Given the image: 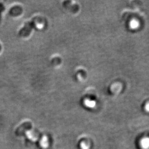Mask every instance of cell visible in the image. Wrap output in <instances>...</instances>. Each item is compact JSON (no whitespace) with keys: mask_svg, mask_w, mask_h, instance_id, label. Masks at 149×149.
<instances>
[{"mask_svg":"<svg viewBox=\"0 0 149 149\" xmlns=\"http://www.w3.org/2000/svg\"><path fill=\"white\" fill-rule=\"evenodd\" d=\"M31 123L29 122L24 123L18 127L16 130V134L17 136H21L25 133V131L29 130L31 128Z\"/></svg>","mask_w":149,"mask_h":149,"instance_id":"cell-1","label":"cell"},{"mask_svg":"<svg viewBox=\"0 0 149 149\" xmlns=\"http://www.w3.org/2000/svg\"><path fill=\"white\" fill-rule=\"evenodd\" d=\"M141 148L142 149H148L149 147V139L148 137L142 138L139 143Z\"/></svg>","mask_w":149,"mask_h":149,"instance_id":"cell-2","label":"cell"},{"mask_svg":"<svg viewBox=\"0 0 149 149\" xmlns=\"http://www.w3.org/2000/svg\"><path fill=\"white\" fill-rule=\"evenodd\" d=\"M95 102L94 101L90 100H86L85 101V105L89 108H93L95 106Z\"/></svg>","mask_w":149,"mask_h":149,"instance_id":"cell-3","label":"cell"},{"mask_svg":"<svg viewBox=\"0 0 149 149\" xmlns=\"http://www.w3.org/2000/svg\"><path fill=\"white\" fill-rule=\"evenodd\" d=\"M80 148L81 149H89L90 146L88 144L85 142H82L80 144Z\"/></svg>","mask_w":149,"mask_h":149,"instance_id":"cell-4","label":"cell"},{"mask_svg":"<svg viewBox=\"0 0 149 149\" xmlns=\"http://www.w3.org/2000/svg\"><path fill=\"white\" fill-rule=\"evenodd\" d=\"M42 145L43 146L47 147V138H44L42 139Z\"/></svg>","mask_w":149,"mask_h":149,"instance_id":"cell-5","label":"cell"}]
</instances>
